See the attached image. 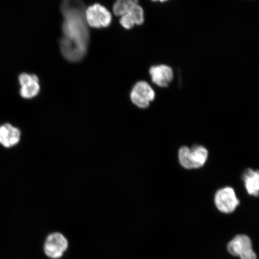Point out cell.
<instances>
[{
    "mask_svg": "<svg viewBox=\"0 0 259 259\" xmlns=\"http://www.w3.org/2000/svg\"><path fill=\"white\" fill-rule=\"evenodd\" d=\"M121 25L125 29H131L135 25H140L144 22V12L141 6H135L131 11L121 16Z\"/></svg>",
    "mask_w": 259,
    "mask_h": 259,
    "instance_id": "cell-11",
    "label": "cell"
},
{
    "mask_svg": "<svg viewBox=\"0 0 259 259\" xmlns=\"http://www.w3.org/2000/svg\"><path fill=\"white\" fill-rule=\"evenodd\" d=\"M228 251L235 256L241 259H257V255L252 250L251 239L247 235L236 236L228 245Z\"/></svg>",
    "mask_w": 259,
    "mask_h": 259,
    "instance_id": "cell-4",
    "label": "cell"
},
{
    "mask_svg": "<svg viewBox=\"0 0 259 259\" xmlns=\"http://www.w3.org/2000/svg\"><path fill=\"white\" fill-rule=\"evenodd\" d=\"M138 5L139 0H116L113 6V14L121 17Z\"/></svg>",
    "mask_w": 259,
    "mask_h": 259,
    "instance_id": "cell-13",
    "label": "cell"
},
{
    "mask_svg": "<svg viewBox=\"0 0 259 259\" xmlns=\"http://www.w3.org/2000/svg\"><path fill=\"white\" fill-rule=\"evenodd\" d=\"M19 80L21 86L20 95L23 98H34L39 93V79L35 74L22 73L19 76Z\"/></svg>",
    "mask_w": 259,
    "mask_h": 259,
    "instance_id": "cell-8",
    "label": "cell"
},
{
    "mask_svg": "<svg viewBox=\"0 0 259 259\" xmlns=\"http://www.w3.org/2000/svg\"><path fill=\"white\" fill-rule=\"evenodd\" d=\"M21 132L10 124L0 125V144L6 148H12L17 145L21 139Z\"/></svg>",
    "mask_w": 259,
    "mask_h": 259,
    "instance_id": "cell-10",
    "label": "cell"
},
{
    "mask_svg": "<svg viewBox=\"0 0 259 259\" xmlns=\"http://www.w3.org/2000/svg\"><path fill=\"white\" fill-rule=\"evenodd\" d=\"M214 202L220 212L229 213L234 212L239 205V200L234 189L226 187L216 193Z\"/></svg>",
    "mask_w": 259,
    "mask_h": 259,
    "instance_id": "cell-7",
    "label": "cell"
},
{
    "mask_svg": "<svg viewBox=\"0 0 259 259\" xmlns=\"http://www.w3.org/2000/svg\"><path fill=\"white\" fill-rule=\"evenodd\" d=\"M245 187L250 195L259 196V170L248 169L243 176Z\"/></svg>",
    "mask_w": 259,
    "mask_h": 259,
    "instance_id": "cell-12",
    "label": "cell"
},
{
    "mask_svg": "<svg viewBox=\"0 0 259 259\" xmlns=\"http://www.w3.org/2000/svg\"><path fill=\"white\" fill-rule=\"evenodd\" d=\"M67 239L60 233L55 232L48 236L44 244V251L48 257L58 259L62 257L68 248Z\"/></svg>",
    "mask_w": 259,
    "mask_h": 259,
    "instance_id": "cell-5",
    "label": "cell"
},
{
    "mask_svg": "<svg viewBox=\"0 0 259 259\" xmlns=\"http://www.w3.org/2000/svg\"><path fill=\"white\" fill-rule=\"evenodd\" d=\"M154 90L145 81H140L135 84L131 93V99L134 104L139 108L145 109L154 101Z\"/></svg>",
    "mask_w": 259,
    "mask_h": 259,
    "instance_id": "cell-6",
    "label": "cell"
},
{
    "mask_svg": "<svg viewBox=\"0 0 259 259\" xmlns=\"http://www.w3.org/2000/svg\"><path fill=\"white\" fill-rule=\"evenodd\" d=\"M208 157V151L202 146L193 147H183L178 152L180 163L187 169H198L206 163Z\"/></svg>",
    "mask_w": 259,
    "mask_h": 259,
    "instance_id": "cell-2",
    "label": "cell"
},
{
    "mask_svg": "<svg viewBox=\"0 0 259 259\" xmlns=\"http://www.w3.org/2000/svg\"><path fill=\"white\" fill-rule=\"evenodd\" d=\"M85 10L80 0H62L61 2L64 21L60 50L64 57L70 62H78L86 56L90 33Z\"/></svg>",
    "mask_w": 259,
    "mask_h": 259,
    "instance_id": "cell-1",
    "label": "cell"
},
{
    "mask_svg": "<svg viewBox=\"0 0 259 259\" xmlns=\"http://www.w3.org/2000/svg\"><path fill=\"white\" fill-rule=\"evenodd\" d=\"M152 1H153V2H161V3H163V2L168 1V0H152Z\"/></svg>",
    "mask_w": 259,
    "mask_h": 259,
    "instance_id": "cell-14",
    "label": "cell"
},
{
    "mask_svg": "<svg viewBox=\"0 0 259 259\" xmlns=\"http://www.w3.org/2000/svg\"><path fill=\"white\" fill-rule=\"evenodd\" d=\"M87 23L95 28L108 27L112 22V15L104 6L95 4L85 10Z\"/></svg>",
    "mask_w": 259,
    "mask_h": 259,
    "instance_id": "cell-3",
    "label": "cell"
},
{
    "mask_svg": "<svg viewBox=\"0 0 259 259\" xmlns=\"http://www.w3.org/2000/svg\"><path fill=\"white\" fill-rule=\"evenodd\" d=\"M150 74L153 83L162 88L169 86L174 76L173 69L164 64L152 66Z\"/></svg>",
    "mask_w": 259,
    "mask_h": 259,
    "instance_id": "cell-9",
    "label": "cell"
}]
</instances>
